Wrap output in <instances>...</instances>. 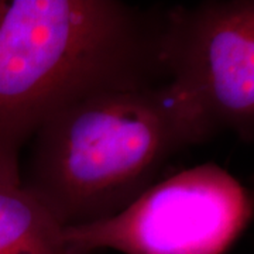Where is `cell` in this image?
<instances>
[{
	"instance_id": "1",
	"label": "cell",
	"mask_w": 254,
	"mask_h": 254,
	"mask_svg": "<svg viewBox=\"0 0 254 254\" xmlns=\"http://www.w3.org/2000/svg\"><path fill=\"white\" fill-rule=\"evenodd\" d=\"M163 37L120 1L0 0V180L21 181V147L69 103L167 73Z\"/></svg>"
},
{
	"instance_id": "2",
	"label": "cell",
	"mask_w": 254,
	"mask_h": 254,
	"mask_svg": "<svg viewBox=\"0 0 254 254\" xmlns=\"http://www.w3.org/2000/svg\"><path fill=\"white\" fill-rule=\"evenodd\" d=\"M34 137L23 185L63 227L118 215L175 153L203 141L170 81L92 92Z\"/></svg>"
},
{
	"instance_id": "3",
	"label": "cell",
	"mask_w": 254,
	"mask_h": 254,
	"mask_svg": "<svg viewBox=\"0 0 254 254\" xmlns=\"http://www.w3.org/2000/svg\"><path fill=\"white\" fill-rule=\"evenodd\" d=\"M254 195L213 163L151 185L112 218L64 227L66 254H225L250 223Z\"/></svg>"
},
{
	"instance_id": "4",
	"label": "cell",
	"mask_w": 254,
	"mask_h": 254,
	"mask_svg": "<svg viewBox=\"0 0 254 254\" xmlns=\"http://www.w3.org/2000/svg\"><path fill=\"white\" fill-rule=\"evenodd\" d=\"M163 55L203 141L222 130L254 136V0L175 7L164 21Z\"/></svg>"
},
{
	"instance_id": "5",
	"label": "cell",
	"mask_w": 254,
	"mask_h": 254,
	"mask_svg": "<svg viewBox=\"0 0 254 254\" xmlns=\"http://www.w3.org/2000/svg\"><path fill=\"white\" fill-rule=\"evenodd\" d=\"M63 230L23 180H0V254H66Z\"/></svg>"
}]
</instances>
